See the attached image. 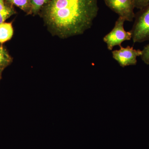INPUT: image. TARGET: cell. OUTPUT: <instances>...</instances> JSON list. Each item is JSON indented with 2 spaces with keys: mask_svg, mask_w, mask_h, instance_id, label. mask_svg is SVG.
Returning <instances> with one entry per match:
<instances>
[{
  "mask_svg": "<svg viewBox=\"0 0 149 149\" xmlns=\"http://www.w3.org/2000/svg\"><path fill=\"white\" fill-rule=\"evenodd\" d=\"M13 32L11 22H4L0 24V44L10 40L13 36Z\"/></svg>",
  "mask_w": 149,
  "mask_h": 149,
  "instance_id": "cell-6",
  "label": "cell"
},
{
  "mask_svg": "<svg viewBox=\"0 0 149 149\" xmlns=\"http://www.w3.org/2000/svg\"><path fill=\"white\" fill-rule=\"evenodd\" d=\"M141 59L146 64L149 65V44L144 47L142 50Z\"/></svg>",
  "mask_w": 149,
  "mask_h": 149,
  "instance_id": "cell-11",
  "label": "cell"
},
{
  "mask_svg": "<svg viewBox=\"0 0 149 149\" xmlns=\"http://www.w3.org/2000/svg\"><path fill=\"white\" fill-rule=\"evenodd\" d=\"M106 5L125 21L132 22L135 18L134 0H104Z\"/></svg>",
  "mask_w": 149,
  "mask_h": 149,
  "instance_id": "cell-4",
  "label": "cell"
},
{
  "mask_svg": "<svg viewBox=\"0 0 149 149\" xmlns=\"http://www.w3.org/2000/svg\"><path fill=\"white\" fill-rule=\"evenodd\" d=\"M120 49L112 52V57L122 67L136 65L137 57L141 56L142 50L136 49L133 47L128 46L126 47H120Z\"/></svg>",
  "mask_w": 149,
  "mask_h": 149,
  "instance_id": "cell-5",
  "label": "cell"
},
{
  "mask_svg": "<svg viewBox=\"0 0 149 149\" xmlns=\"http://www.w3.org/2000/svg\"><path fill=\"white\" fill-rule=\"evenodd\" d=\"M135 8L141 9L149 5V0H134Z\"/></svg>",
  "mask_w": 149,
  "mask_h": 149,
  "instance_id": "cell-12",
  "label": "cell"
},
{
  "mask_svg": "<svg viewBox=\"0 0 149 149\" xmlns=\"http://www.w3.org/2000/svg\"><path fill=\"white\" fill-rule=\"evenodd\" d=\"M98 10L97 0H49L39 14L52 33L66 39L90 29Z\"/></svg>",
  "mask_w": 149,
  "mask_h": 149,
  "instance_id": "cell-1",
  "label": "cell"
},
{
  "mask_svg": "<svg viewBox=\"0 0 149 149\" xmlns=\"http://www.w3.org/2000/svg\"><path fill=\"white\" fill-rule=\"evenodd\" d=\"M7 2L15 6L27 13L32 15V6L30 0H6Z\"/></svg>",
  "mask_w": 149,
  "mask_h": 149,
  "instance_id": "cell-7",
  "label": "cell"
},
{
  "mask_svg": "<svg viewBox=\"0 0 149 149\" xmlns=\"http://www.w3.org/2000/svg\"><path fill=\"white\" fill-rule=\"evenodd\" d=\"M32 6V15L39 14L42 9L49 0H30Z\"/></svg>",
  "mask_w": 149,
  "mask_h": 149,
  "instance_id": "cell-10",
  "label": "cell"
},
{
  "mask_svg": "<svg viewBox=\"0 0 149 149\" xmlns=\"http://www.w3.org/2000/svg\"><path fill=\"white\" fill-rule=\"evenodd\" d=\"M16 13V12L13 6L6 2L4 8L0 10V24Z\"/></svg>",
  "mask_w": 149,
  "mask_h": 149,
  "instance_id": "cell-9",
  "label": "cell"
},
{
  "mask_svg": "<svg viewBox=\"0 0 149 149\" xmlns=\"http://www.w3.org/2000/svg\"><path fill=\"white\" fill-rule=\"evenodd\" d=\"M125 19L119 17L116 22L114 27L103 38L109 50H112L116 46H121V44L132 39V34L130 31H125L124 28Z\"/></svg>",
  "mask_w": 149,
  "mask_h": 149,
  "instance_id": "cell-3",
  "label": "cell"
},
{
  "mask_svg": "<svg viewBox=\"0 0 149 149\" xmlns=\"http://www.w3.org/2000/svg\"><path fill=\"white\" fill-rule=\"evenodd\" d=\"M6 3V0H0V10L4 8Z\"/></svg>",
  "mask_w": 149,
  "mask_h": 149,
  "instance_id": "cell-13",
  "label": "cell"
},
{
  "mask_svg": "<svg viewBox=\"0 0 149 149\" xmlns=\"http://www.w3.org/2000/svg\"><path fill=\"white\" fill-rule=\"evenodd\" d=\"M12 57L5 48L0 46V70H4L12 63Z\"/></svg>",
  "mask_w": 149,
  "mask_h": 149,
  "instance_id": "cell-8",
  "label": "cell"
},
{
  "mask_svg": "<svg viewBox=\"0 0 149 149\" xmlns=\"http://www.w3.org/2000/svg\"><path fill=\"white\" fill-rule=\"evenodd\" d=\"M135 18L130 30L133 43H142L149 40V5L140 10Z\"/></svg>",
  "mask_w": 149,
  "mask_h": 149,
  "instance_id": "cell-2",
  "label": "cell"
},
{
  "mask_svg": "<svg viewBox=\"0 0 149 149\" xmlns=\"http://www.w3.org/2000/svg\"><path fill=\"white\" fill-rule=\"evenodd\" d=\"M3 70H0V80H1V78Z\"/></svg>",
  "mask_w": 149,
  "mask_h": 149,
  "instance_id": "cell-14",
  "label": "cell"
}]
</instances>
